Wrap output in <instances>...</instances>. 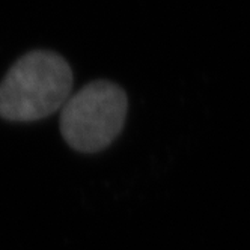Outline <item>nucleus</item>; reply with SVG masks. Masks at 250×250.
I'll use <instances>...</instances> for the list:
<instances>
[{
    "instance_id": "1",
    "label": "nucleus",
    "mask_w": 250,
    "mask_h": 250,
    "mask_svg": "<svg viewBox=\"0 0 250 250\" xmlns=\"http://www.w3.org/2000/svg\"><path fill=\"white\" fill-rule=\"evenodd\" d=\"M74 76L55 51L33 50L17 61L0 82V118L11 122L41 121L71 97Z\"/></svg>"
},
{
    "instance_id": "2",
    "label": "nucleus",
    "mask_w": 250,
    "mask_h": 250,
    "mask_svg": "<svg viewBox=\"0 0 250 250\" xmlns=\"http://www.w3.org/2000/svg\"><path fill=\"white\" fill-rule=\"evenodd\" d=\"M128 98L110 80H95L71 94L61 110L59 127L69 148L95 154L110 146L127 119Z\"/></svg>"
}]
</instances>
